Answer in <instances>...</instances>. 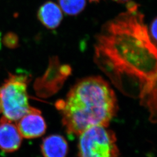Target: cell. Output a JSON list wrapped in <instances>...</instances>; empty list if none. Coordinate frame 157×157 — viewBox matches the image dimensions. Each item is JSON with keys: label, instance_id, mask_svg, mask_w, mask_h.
Returning a JSON list of instances; mask_svg holds the SVG:
<instances>
[{"label": "cell", "instance_id": "6da1fadb", "mask_svg": "<svg viewBox=\"0 0 157 157\" xmlns=\"http://www.w3.org/2000/svg\"><path fill=\"white\" fill-rule=\"evenodd\" d=\"M94 61L124 94L139 97L143 105L156 101V44L135 2L103 26L96 38Z\"/></svg>", "mask_w": 157, "mask_h": 157}, {"label": "cell", "instance_id": "7a4b0ae2", "mask_svg": "<svg viewBox=\"0 0 157 157\" xmlns=\"http://www.w3.org/2000/svg\"><path fill=\"white\" fill-rule=\"evenodd\" d=\"M56 107L67 133L76 136L91 127L108 126L118 109L113 90L98 76L78 81Z\"/></svg>", "mask_w": 157, "mask_h": 157}, {"label": "cell", "instance_id": "3957f363", "mask_svg": "<svg viewBox=\"0 0 157 157\" xmlns=\"http://www.w3.org/2000/svg\"><path fill=\"white\" fill-rule=\"evenodd\" d=\"M30 78L23 74L10 73L0 86V114L13 121H17L31 107L29 105L28 85Z\"/></svg>", "mask_w": 157, "mask_h": 157}, {"label": "cell", "instance_id": "277c9868", "mask_svg": "<svg viewBox=\"0 0 157 157\" xmlns=\"http://www.w3.org/2000/svg\"><path fill=\"white\" fill-rule=\"evenodd\" d=\"M78 157H119L115 134L108 126H95L78 135Z\"/></svg>", "mask_w": 157, "mask_h": 157}, {"label": "cell", "instance_id": "5b68a950", "mask_svg": "<svg viewBox=\"0 0 157 157\" xmlns=\"http://www.w3.org/2000/svg\"><path fill=\"white\" fill-rule=\"evenodd\" d=\"M17 127L22 138L32 139L45 133L47 125L39 109L31 107L28 113L17 121Z\"/></svg>", "mask_w": 157, "mask_h": 157}, {"label": "cell", "instance_id": "8992f818", "mask_svg": "<svg viewBox=\"0 0 157 157\" xmlns=\"http://www.w3.org/2000/svg\"><path fill=\"white\" fill-rule=\"evenodd\" d=\"M22 137L17 125L2 117L0 119V150L5 152H13L21 146Z\"/></svg>", "mask_w": 157, "mask_h": 157}, {"label": "cell", "instance_id": "52a82bcc", "mask_svg": "<svg viewBox=\"0 0 157 157\" xmlns=\"http://www.w3.org/2000/svg\"><path fill=\"white\" fill-rule=\"evenodd\" d=\"M41 150L44 157H67L68 144L62 136L50 135L43 141Z\"/></svg>", "mask_w": 157, "mask_h": 157}, {"label": "cell", "instance_id": "ba28073f", "mask_svg": "<svg viewBox=\"0 0 157 157\" xmlns=\"http://www.w3.org/2000/svg\"><path fill=\"white\" fill-rule=\"evenodd\" d=\"M37 17L47 28L56 29L62 21V12L60 7L52 1H48L40 8Z\"/></svg>", "mask_w": 157, "mask_h": 157}, {"label": "cell", "instance_id": "9c48e42d", "mask_svg": "<svg viewBox=\"0 0 157 157\" xmlns=\"http://www.w3.org/2000/svg\"><path fill=\"white\" fill-rule=\"evenodd\" d=\"M61 10L69 15H76L86 5V0H58Z\"/></svg>", "mask_w": 157, "mask_h": 157}, {"label": "cell", "instance_id": "30bf717a", "mask_svg": "<svg viewBox=\"0 0 157 157\" xmlns=\"http://www.w3.org/2000/svg\"><path fill=\"white\" fill-rule=\"evenodd\" d=\"M3 43L6 47L14 48L18 45L19 39L16 34L13 33H8L6 34L3 38Z\"/></svg>", "mask_w": 157, "mask_h": 157}, {"label": "cell", "instance_id": "8fae6325", "mask_svg": "<svg viewBox=\"0 0 157 157\" xmlns=\"http://www.w3.org/2000/svg\"><path fill=\"white\" fill-rule=\"evenodd\" d=\"M157 18H155L151 24L149 32L151 39L155 44L157 41Z\"/></svg>", "mask_w": 157, "mask_h": 157}, {"label": "cell", "instance_id": "7c38bea8", "mask_svg": "<svg viewBox=\"0 0 157 157\" xmlns=\"http://www.w3.org/2000/svg\"><path fill=\"white\" fill-rule=\"evenodd\" d=\"M119 3H124V2H129L130 0H113Z\"/></svg>", "mask_w": 157, "mask_h": 157}, {"label": "cell", "instance_id": "4fadbf2b", "mask_svg": "<svg viewBox=\"0 0 157 157\" xmlns=\"http://www.w3.org/2000/svg\"><path fill=\"white\" fill-rule=\"evenodd\" d=\"M1 47V33H0V48Z\"/></svg>", "mask_w": 157, "mask_h": 157}, {"label": "cell", "instance_id": "5bb4252c", "mask_svg": "<svg viewBox=\"0 0 157 157\" xmlns=\"http://www.w3.org/2000/svg\"><path fill=\"white\" fill-rule=\"evenodd\" d=\"M90 1H98L100 0H89Z\"/></svg>", "mask_w": 157, "mask_h": 157}]
</instances>
